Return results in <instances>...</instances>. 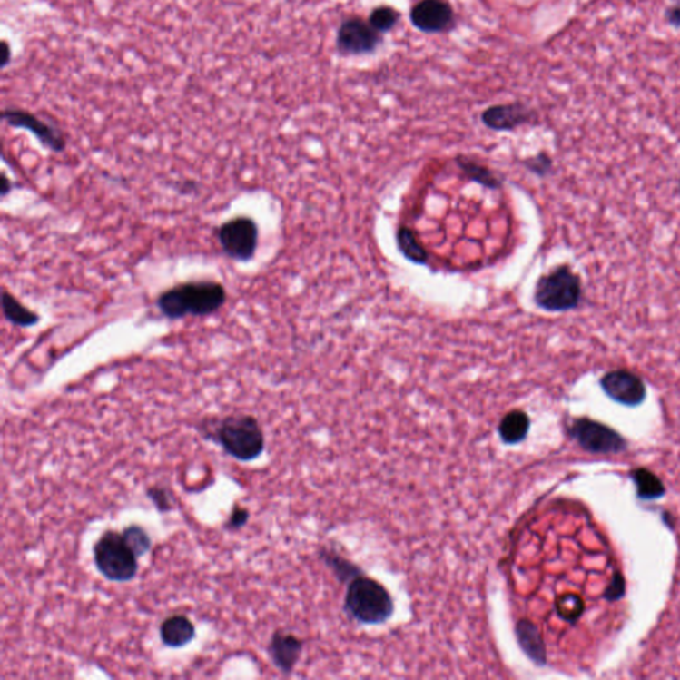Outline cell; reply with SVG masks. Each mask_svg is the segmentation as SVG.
I'll use <instances>...</instances> for the list:
<instances>
[{
	"instance_id": "6da1fadb",
	"label": "cell",
	"mask_w": 680,
	"mask_h": 680,
	"mask_svg": "<svg viewBox=\"0 0 680 680\" xmlns=\"http://www.w3.org/2000/svg\"><path fill=\"white\" fill-rule=\"evenodd\" d=\"M228 301L225 287L215 281L180 283L157 298V307L171 320L186 317H209L220 311Z\"/></svg>"
},
{
	"instance_id": "7a4b0ae2",
	"label": "cell",
	"mask_w": 680,
	"mask_h": 680,
	"mask_svg": "<svg viewBox=\"0 0 680 680\" xmlns=\"http://www.w3.org/2000/svg\"><path fill=\"white\" fill-rule=\"evenodd\" d=\"M344 610L360 624L381 625L391 618L395 604L380 582L360 574L349 582Z\"/></svg>"
},
{
	"instance_id": "3957f363",
	"label": "cell",
	"mask_w": 680,
	"mask_h": 680,
	"mask_svg": "<svg viewBox=\"0 0 680 680\" xmlns=\"http://www.w3.org/2000/svg\"><path fill=\"white\" fill-rule=\"evenodd\" d=\"M533 300L539 309L547 312L577 309L582 300L581 278L569 266H558L539 278Z\"/></svg>"
},
{
	"instance_id": "277c9868",
	"label": "cell",
	"mask_w": 680,
	"mask_h": 680,
	"mask_svg": "<svg viewBox=\"0 0 680 680\" xmlns=\"http://www.w3.org/2000/svg\"><path fill=\"white\" fill-rule=\"evenodd\" d=\"M215 438L228 455L241 461L255 460L265 449L262 429L257 419L249 415H233L223 419Z\"/></svg>"
},
{
	"instance_id": "5b68a950",
	"label": "cell",
	"mask_w": 680,
	"mask_h": 680,
	"mask_svg": "<svg viewBox=\"0 0 680 680\" xmlns=\"http://www.w3.org/2000/svg\"><path fill=\"white\" fill-rule=\"evenodd\" d=\"M94 565L97 570L112 582H128L136 577L137 557L129 547L124 536L109 530L94 547Z\"/></svg>"
},
{
	"instance_id": "8992f818",
	"label": "cell",
	"mask_w": 680,
	"mask_h": 680,
	"mask_svg": "<svg viewBox=\"0 0 680 680\" xmlns=\"http://www.w3.org/2000/svg\"><path fill=\"white\" fill-rule=\"evenodd\" d=\"M257 222L251 217H235L221 223L217 229V241L222 251L237 262H249L258 248Z\"/></svg>"
},
{
	"instance_id": "52a82bcc",
	"label": "cell",
	"mask_w": 680,
	"mask_h": 680,
	"mask_svg": "<svg viewBox=\"0 0 680 680\" xmlns=\"http://www.w3.org/2000/svg\"><path fill=\"white\" fill-rule=\"evenodd\" d=\"M2 119L14 128L25 129L39 140L44 148L54 153H62L67 146V139L59 126L40 119L36 114L23 109L8 108L3 111Z\"/></svg>"
},
{
	"instance_id": "ba28073f",
	"label": "cell",
	"mask_w": 680,
	"mask_h": 680,
	"mask_svg": "<svg viewBox=\"0 0 680 680\" xmlns=\"http://www.w3.org/2000/svg\"><path fill=\"white\" fill-rule=\"evenodd\" d=\"M573 438L579 446L594 453H618L626 448V441L616 430L589 419H578L572 426Z\"/></svg>"
},
{
	"instance_id": "9c48e42d",
	"label": "cell",
	"mask_w": 680,
	"mask_h": 680,
	"mask_svg": "<svg viewBox=\"0 0 680 680\" xmlns=\"http://www.w3.org/2000/svg\"><path fill=\"white\" fill-rule=\"evenodd\" d=\"M381 34L360 18L343 22L338 31V50L344 54H364L374 53L381 42Z\"/></svg>"
},
{
	"instance_id": "30bf717a",
	"label": "cell",
	"mask_w": 680,
	"mask_h": 680,
	"mask_svg": "<svg viewBox=\"0 0 680 680\" xmlns=\"http://www.w3.org/2000/svg\"><path fill=\"white\" fill-rule=\"evenodd\" d=\"M601 387L614 401L628 407L644 403L647 395L642 379L626 370H614L602 376Z\"/></svg>"
},
{
	"instance_id": "8fae6325",
	"label": "cell",
	"mask_w": 680,
	"mask_h": 680,
	"mask_svg": "<svg viewBox=\"0 0 680 680\" xmlns=\"http://www.w3.org/2000/svg\"><path fill=\"white\" fill-rule=\"evenodd\" d=\"M411 20L423 33H446L455 23V13L447 0H421L412 8Z\"/></svg>"
},
{
	"instance_id": "7c38bea8",
	"label": "cell",
	"mask_w": 680,
	"mask_h": 680,
	"mask_svg": "<svg viewBox=\"0 0 680 680\" xmlns=\"http://www.w3.org/2000/svg\"><path fill=\"white\" fill-rule=\"evenodd\" d=\"M533 116L535 114L527 105L515 103V104L488 108L481 114V120L485 126L493 131L508 132L527 124L533 119Z\"/></svg>"
},
{
	"instance_id": "4fadbf2b",
	"label": "cell",
	"mask_w": 680,
	"mask_h": 680,
	"mask_svg": "<svg viewBox=\"0 0 680 680\" xmlns=\"http://www.w3.org/2000/svg\"><path fill=\"white\" fill-rule=\"evenodd\" d=\"M302 650L303 642L285 631L274 633L269 645L270 658L283 674H290L294 670L302 655Z\"/></svg>"
},
{
	"instance_id": "5bb4252c",
	"label": "cell",
	"mask_w": 680,
	"mask_h": 680,
	"mask_svg": "<svg viewBox=\"0 0 680 680\" xmlns=\"http://www.w3.org/2000/svg\"><path fill=\"white\" fill-rule=\"evenodd\" d=\"M160 636H162L163 645L168 646V647H183L189 642L193 641L194 636H196V627H194L193 622L186 618L185 616H169L160 627Z\"/></svg>"
},
{
	"instance_id": "9a60e30c",
	"label": "cell",
	"mask_w": 680,
	"mask_h": 680,
	"mask_svg": "<svg viewBox=\"0 0 680 680\" xmlns=\"http://www.w3.org/2000/svg\"><path fill=\"white\" fill-rule=\"evenodd\" d=\"M530 429V419L524 411L515 409L508 412L498 424V435L502 443L516 446L527 439Z\"/></svg>"
},
{
	"instance_id": "2e32d148",
	"label": "cell",
	"mask_w": 680,
	"mask_h": 680,
	"mask_svg": "<svg viewBox=\"0 0 680 680\" xmlns=\"http://www.w3.org/2000/svg\"><path fill=\"white\" fill-rule=\"evenodd\" d=\"M516 634H517L518 644L521 646L524 653L533 662L539 663V665L545 663L547 654H545L544 641H542L538 628L532 622L522 619V621L518 622L517 627H516Z\"/></svg>"
},
{
	"instance_id": "e0dca14e",
	"label": "cell",
	"mask_w": 680,
	"mask_h": 680,
	"mask_svg": "<svg viewBox=\"0 0 680 680\" xmlns=\"http://www.w3.org/2000/svg\"><path fill=\"white\" fill-rule=\"evenodd\" d=\"M456 163L466 174L467 179L473 181V182L480 183L484 188L492 189V191L501 188V177H498L492 169L488 168L483 163L475 162V160L466 156H458L456 159Z\"/></svg>"
},
{
	"instance_id": "ac0fdd59",
	"label": "cell",
	"mask_w": 680,
	"mask_h": 680,
	"mask_svg": "<svg viewBox=\"0 0 680 680\" xmlns=\"http://www.w3.org/2000/svg\"><path fill=\"white\" fill-rule=\"evenodd\" d=\"M2 309L5 320L15 324V326L33 327L39 323V315L19 302L11 292L5 291V290L2 294Z\"/></svg>"
},
{
	"instance_id": "d6986e66",
	"label": "cell",
	"mask_w": 680,
	"mask_h": 680,
	"mask_svg": "<svg viewBox=\"0 0 680 680\" xmlns=\"http://www.w3.org/2000/svg\"><path fill=\"white\" fill-rule=\"evenodd\" d=\"M396 243H398L399 251L403 254L407 261L415 263V265H426L429 258V252L421 245L420 241L418 240L411 229L406 228V226L399 228L398 233H396Z\"/></svg>"
},
{
	"instance_id": "ffe728a7",
	"label": "cell",
	"mask_w": 680,
	"mask_h": 680,
	"mask_svg": "<svg viewBox=\"0 0 680 680\" xmlns=\"http://www.w3.org/2000/svg\"><path fill=\"white\" fill-rule=\"evenodd\" d=\"M634 481H636V487H638V495L641 498L653 500V498H662L665 495V487L658 480V478L654 476L653 473L648 472V470H636L634 472Z\"/></svg>"
},
{
	"instance_id": "44dd1931",
	"label": "cell",
	"mask_w": 680,
	"mask_h": 680,
	"mask_svg": "<svg viewBox=\"0 0 680 680\" xmlns=\"http://www.w3.org/2000/svg\"><path fill=\"white\" fill-rule=\"evenodd\" d=\"M400 14L392 7H379L372 11L370 15V25L378 31L379 34L389 33L398 25Z\"/></svg>"
},
{
	"instance_id": "7402d4cb",
	"label": "cell",
	"mask_w": 680,
	"mask_h": 680,
	"mask_svg": "<svg viewBox=\"0 0 680 680\" xmlns=\"http://www.w3.org/2000/svg\"><path fill=\"white\" fill-rule=\"evenodd\" d=\"M123 536H124L129 547H132V550H133L134 555L137 557L145 556L151 550V537L146 535L145 530L142 527L132 525V527H125Z\"/></svg>"
},
{
	"instance_id": "603a6c76",
	"label": "cell",
	"mask_w": 680,
	"mask_h": 680,
	"mask_svg": "<svg viewBox=\"0 0 680 680\" xmlns=\"http://www.w3.org/2000/svg\"><path fill=\"white\" fill-rule=\"evenodd\" d=\"M324 561L327 562L330 567L334 570V573L341 579V581H352L355 577L360 576L361 572L358 567L352 565L351 562L346 561L341 557L337 555H330V553H322Z\"/></svg>"
},
{
	"instance_id": "cb8c5ba5",
	"label": "cell",
	"mask_w": 680,
	"mask_h": 680,
	"mask_svg": "<svg viewBox=\"0 0 680 680\" xmlns=\"http://www.w3.org/2000/svg\"><path fill=\"white\" fill-rule=\"evenodd\" d=\"M524 165L532 173L537 174L539 177H545L552 171L553 163L547 153H539L537 156L525 160Z\"/></svg>"
},
{
	"instance_id": "d4e9b609",
	"label": "cell",
	"mask_w": 680,
	"mask_h": 680,
	"mask_svg": "<svg viewBox=\"0 0 680 680\" xmlns=\"http://www.w3.org/2000/svg\"><path fill=\"white\" fill-rule=\"evenodd\" d=\"M249 510L245 508L235 507L233 512H232L231 518H229L228 527L231 529H240L243 525L248 522Z\"/></svg>"
},
{
	"instance_id": "484cf974",
	"label": "cell",
	"mask_w": 680,
	"mask_h": 680,
	"mask_svg": "<svg viewBox=\"0 0 680 680\" xmlns=\"http://www.w3.org/2000/svg\"><path fill=\"white\" fill-rule=\"evenodd\" d=\"M148 495L151 496L152 500L154 501L159 509H168V498H166L165 492L163 489H151Z\"/></svg>"
},
{
	"instance_id": "4316f807",
	"label": "cell",
	"mask_w": 680,
	"mask_h": 680,
	"mask_svg": "<svg viewBox=\"0 0 680 680\" xmlns=\"http://www.w3.org/2000/svg\"><path fill=\"white\" fill-rule=\"evenodd\" d=\"M11 189H13V183H11V180L8 179V177L5 176V173H3L2 177H0V194H2L3 197H5L8 193H10Z\"/></svg>"
},
{
	"instance_id": "83f0119b",
	"label": "cell",
	"mask_w": 680,
	"mask_h": 680,
	"mask_svg": "<svg viewBox=\"0 0 680 680\" xmlns=\"http://www.w3.org/2000/svg\"><path fill=\"white\" fill-rule=\"evenodd\" d=\"M667 16L671 25H680V7L671 8Z\"/></svg>"
},
{
	"instance_id": "f1b7e54d",
	"label": "cell",
	"mask_w": 680,
	"mask_h": 680,
	"mask_svg": "<svg viewBox=\"0 0 680 680\" xmlns=\"http://www.w3.org/2000/svg\"><path fill=\"white\" fill-rule=\"evenodd\" d=\"M3 48H5V59L2 60L3 68L7 67L10 64L11 60V48L7 44V42L3 43Z\"/></svg>"
}]
</instances>
